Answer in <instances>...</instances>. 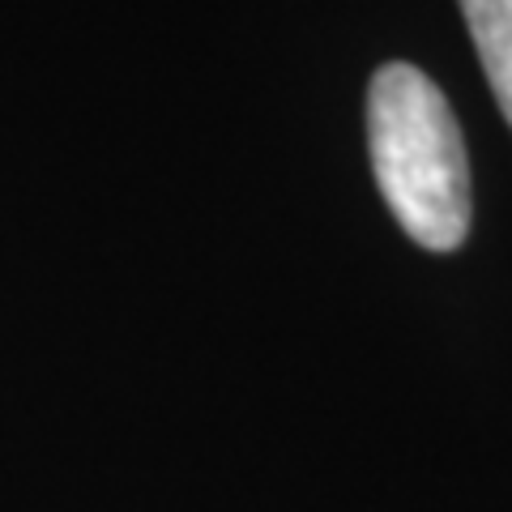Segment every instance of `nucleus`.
<instances>
[{
	"label": "nucleus",
	"instance_id": "obj_2",
	"mask_svg": "<svg viewBox=\"0 0 512 512\" xmlns=\"http://www.w3.org/2000/svg\"><path fill=\"white\" fill-rule=\"evenodd\" d=\"M457 5L470 26L495 103L512 128V0H457Z\"/></svg>",
	"mask_w": 512,
	"mask_h": 512
},
{
	"label": "nucleus",
	"instance_id": "obj_1",
	"mask_svg": "<svg viewBox=\"0 0 512 512\" xmlns=\"http://www.w3.org/2000/svg\"><path fill=\"white\" fill-rule=\"evenodd\" d=\"M367 146L376 184L402 231L427 252H453L470 231L466 141L440 86L393 60L367 86Z\"/></svg>",
	"mask_w": 512,
	"mask_h": 512
}]
</instances>
